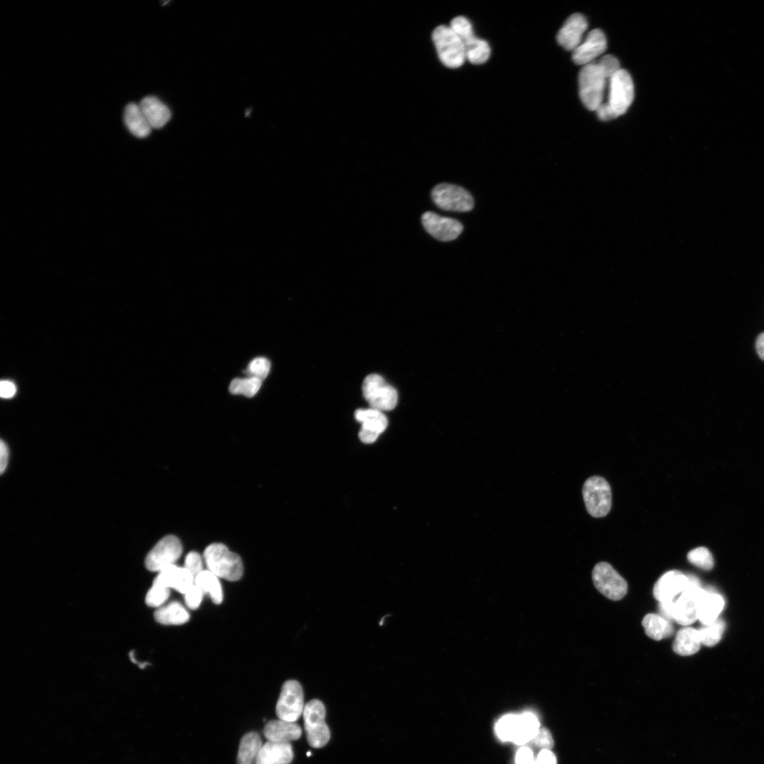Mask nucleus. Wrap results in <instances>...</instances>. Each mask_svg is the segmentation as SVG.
<instances>
[{
	"mask_svg": "<svg viewBox=\"0 0 764 764\" xmlns=\"http://www.w3.org/2000/svg\"><path fill=\"white\" fill-rule=\"evenodd\" d=\"M204 558L208 570L219 579L228 581H240L244 573V565L240 556L229 551L222 544H212L205 551Z\"/></svg>",
	"mask_w": 764,
	"mask_h": 764,
	"instance_id": "f257e3e1",
	"label": "nucleus"
},
{
	"mask_svg": "<svg viewBox=\"0 0 764 764\" xmlns=\"http://www.w3.org/2000/svg\"><path fill=\"white\" fill-rule=\"evenodd\" d=\"M606 75L598 63H591L582 68L579 74L580 97L590 110H595L603 103L606 85Z\"/></svg>",
	"mask_w": 764,
	"mask_h": 764,
	"instance_id": "f03ea898",
	"label": "nucleus"
},
{
	"mask_svg": "<svg viewBox=\"0 0 764 764\" xmlns=\"http://www.w3.org/2000/svg\"><path fill=\"white\" fill-rule=\"evenodd\" d=\"M432 38L443 65L449 68H458L464 65L467 58L463 43L450 26L437 27Z\"/></svg>",
	"mask_w": 764,
	"mask_h": 764,
	"instance_id": "7ed1b4c3",
	"label": "nucleus"
},
{
	"mask_svg": "<svg viewBox=\"0 0 764 764\" xmlns=\"http://www.w3.org/2000/svg\"><path fill=\"white\" fill-rule=\"evenodd\" d=\"M304 729L309 744L314 748H322L330 740L331 733L326 723V708L319 700L305 704L303 712Z\"/></svg>",
	"mask_w": 764,
	"mask_h": 764,
	"instance_id": "20e7f679",
	"label": "nucleus"
},
{
	"mask_svg": "<svg viewBox=\"0 0 764 764\" xmlns=\"http://www.w3.org/2000/svg\"><path fill=\"white\" fill-rule=\"evenodd\" d=\"M363 394L371 408L384 412L395 408L398 403L397 391L376 374L365 377L363 383Z\"/></svg>",
	"mask_w": 764,
	"mask_h": 764,
	"instance_id": "39448f33",
	"label": "nucleus"
},
{
	"mask_svg": "<svg viewBox=\"0 0 764 764\" xmlns=\"http://www.w3.org/2000/svg\"><path fill=\"white\" fill-rule=\"evenodd\" d=\"M463 43L466 58L474 65L487 62L490 56L488 44L477 38L471 22L465 17L453 19L449 26Z\"/></svg>",
	"mask_w": 764,
	"mask_h": 764,
	"instance_id": "423d86ee",
	"label": "nucleus"
},
{
	"mask_svg": "<svg viewBox=\"0 0 764 764\" xmlns=\"http://www.w3.org/2000/svg\"><path fill=\"white\" fill-rule=\"evenodd\" d=\"M583 499L588 513L595 518L606 517L611 508L613 494L609 483L602 477L592 476L585 483Z\"/></svg>",
	"mask_w": 764,
	"mask_h": 764,
	"instance_id": "0eeeda50",
	"label": "nucleus"
},
{
	"mask_svg": "<svg viewBox=\"0 0 764 764\" xmlns=\"http://www.w3.org/2000/svg\"><path fill=\"white\" fill-rule=\"evenodd\" d=\"M431 197L434 204L446 211L466 213L474 206V201L464 188L449 183H440L434 187Z\"/></svg>",
	"mask_w": 764,
	"mask_h": 764,
	"instance_id": "6e6552de",
	"label": "nucleus"
},
{
	"mask_svg": "<svg viewBox=\"0 0 764 764\" xmlns=\"http://www.w3.org/2000/svg\"><path fill=\"white\" fill-rule=\"evenodd\" d=\"M592 580L598 591L611 600H620L627 594L626 581L608 563L601 562L595 566Z\"/></svg>",
	"mask_w": 764,
	"mask_h": 764,
	"instance_id": "1a4fd4ad",
	"label": "nucleus"
},
{
	"mask_svg": "<svg viewBox=\"0 0 764 764\" xmlns=\"http://www.w3.org/2000/svg\"><path fill=\"white\" fill-rule=\"evenodd\" d=\"M304 692L301 684L295 680L287 681L283 686L276 705L279 719L296 722L303 715Z\"/></svg>",
	"mask_w": 764,
	"mask_h": 764,
	"instance_id": "9d476101",
	"label": "nucleus"
},
{
	"mask_svg": "<svg viewBox=\"0 0 764 764\" xmlns=\"http://www.w3.org/2000/svg\"><path fill=\"white\" fill-rule=\"evenodd\" d=\"M183 553V546L173 535L163 538L147 554L145 559L147 569L160 572L166 567L176 565Z\"/></svg>",
	"mask_w": 764,
	"mask_h": 764,
	"instance_id": "9b49d317",
	"label": "nucleus"
},
{
	"mask_svg": "<svg viewBox=\"0 0 764 764\" xmlns=\"http://www.w3.org/2000/svg\"><path fill=\"white\" fill-rule=\"evenodd\" d=\"M634 99V85L630 74L621 69L609 81L608 103L617 117L624 114Z\"/></svg>",
	"mask_w": 764,
	"mask_h": 764,
	"instance_id": "f8f14e48",
	"label": "nucleus"
},
{
	"mask_svg": "<svg viewBox=\"0 0 764 764\" xmlns=\"http://www.w3.org/2000/svg\"><path fill=\"white\" fill-rule=\"evenodd\" d=\"M422 224L429 234L441 242H451L460 236L464 229L460 222L440 216L433 212L424 213Z\"/></svg>",
	"mask_w": 764,
	"mask_h": 764,
	"instance_id": "ddd939ff",
	"label": "nucleus"
},
{
	"mask_svg": "<svg viewBox=\"0 0 764 764\" xmlns=\"http://www.w3.org/2000/svg\"><path fill=\"white\" fill-rule=\"evenodd\" d=\"M355 417L362 425L359 438L365 444L375 442L388 426V420L383 412L371 408L357 410Z\"/></svg>",
	"mask_w": 764,
	"mask_h": 764,
	"instance_id": "4468645a",
	"label": "nucleus"
},
{
	"mask_svg": "<svg viewBox=\"0 0 764 764\" xmlns=\"http://www.w3.org/2000/svg\"><path fill=\"white\" fill-rule=\"evenodd\" d=\"M606 38L600 29H594L587 35L585 41L572 51V60L579 65H586L603 54L606 50Z\"/></svg>",
	"mask_w": 764,
	"mask_h": 764,
	"instance_id": "2eb2a0df",
	"label": "nucleus"
},
{
	"mask_svg": "<svg viewBox=\"0 0 764 764\" xmlns=\"http://www.w3.org/2000/svg\"><path fill=\"white\" fill-rule=\"evenodd\" d=\"M689 583V576H686L681 572L669 571L656 583L654 589V597L659 601L675 600L678 595L687 589Z\"/></svg>",
	"mask_w": 764,
	"mask_h": 764,
	"instance_id": "dca6fc26",
	"label": "nucleus"
},
{
	"mask_svg": "<svg viewBox=\"0 0 764 764\" xmlns=\"http://www.w3.org/2000/svg\"><path fill=\"white\" fill-rule=\"evenodd\" d=\"M588 27V21L583 15H571L558 33V44L567 51H575L582 44Z\"/></svg>",
	"mask_w": 764,
	"mask_h": 764,
	"instance_id": "f3484780",
	"label": "nucleus"
},
{
	"mask_svg": "<svg viewBox=\"0 0 764 764\" xmlns=\"http://www.w3.org/2000/svg\"><path fill=\"white\" fill-rule=\"evenodd\" d=\"M153 583L185 595L195 585V578L185 567L173 565L160 571Z\"/></svg>",
	"mask_w": 764,
	"mask_h": 764,
	"instance_id": "a211bd4d",
	"label": "nucleus"
},
{
	"mask_svg": "<svg viewBox=\"0 0 764 764\" xmlns=\"http://www.w3.org/2000/svg\"><path fill=\"white\" fill-rule=\"evenodd\" d=\"M301 735V729L296 722L279 718L267 722L263 729L265 738L270 742L290 743L299 740Z\"/></svg>",
	"mask_w": 764,
	"mask_h": 764,
	"instance_id": "6ab92c4d",
	"label": "nucleus"
},
{
	"mask_svg": "<svg viewBox=\"0 0 764 764\" xmlns=\"http://www.w3.org/2000/svg\"><path fill=\"white\" fill-rule=\"evenodd\" d=\"M139 105L152 129L163 128L171 119V110L156 97H147Z\"/></svg>",
	"mask_w": 764,
	"mask_h": 764,
	"instance_id": "aec40b11",
	"label": "nucleus"
},
{
	"mask_svg": "<svg viewBox=\"0 0 764 764\" xmlns=\"http://www.w3.org/2000/svg\"><path fill=\"white\" fill-rule=\"evenodd\" d=\"M293 758L290 743L267 741L263 745L256 764H290Z\"/></svg>",
	"mask_w": 764,
	"mask_h": 764,
	"instance_id": "412c9836",
	"label": "nucleus"
},
{
	"mask_svg": "<svg viewBox=\"0 0 764 764\" xmlns=\"http://www.w3.org/2000/svg\"><path fill=\"white\" fill-rule=\"evenodd\" d=\"M701 644L699 630L686 627L677 632L672 648L677 655L690 656L699 652Z\"/></svg>",
	"mask_w": 764,
	"mask_h": 764,
	"instance_id": "4be33fe9",
	"label": "nucleus"
},
{
	"mask_svg": "<svg viewBox=\"0 0 764 764\" xmlns=\"http://www.w3.org/2000/svg\"><path fill=\"white\" fill-rule=\"evenodd\" d=\"M724 606L723 598L718 594L706 590L699 601L698 619L707 626L715 622Z\"/></svg>",
	"mask_w": 764,
	"mask_h": 764,
	"instance_id": "5701e85b",
	"label": "nucleus"
},
{
	"mask_svg": "<svg viewBox=\"0 0 764 764\" xmlns=\"http://www.w3.org/2000/svg\"><path fill=\"white\" fill-rule=\"evenodd\" d=\"M124 122L130 132L139 138H147L152 130L138 104L132 103L126 106Z\"/></svg>",
	"mask_w": 764,
	"mask_h": 764,
	"instance_id": "b1692460",
	"label": "nucleus"
},
{
	"mask_svg": "<svg viewBox=\"0 0 764 764\" xmlns=\"http://www.w3.org/2000/svg\"><path fill=\"white\" fill-rule=\"evenodd\" d=\"M157 622L167 626H178L187 623L190 615L186 608L178 601H172L158 608L155 613Z\"/></svg>",
	"mask_w": 764,
	"mask_h": 764,
	"instance_id": "393cba45",
	"label": "nucleus"
},
{
	"mask_svg": "<svg viewBox=\"0 0 764 764\" xmlns=\"http://www.w3.org/2000/svg\"><path fill=\"white\" fill-rule=\"evenodd\" d=\"M642 626L646 635L657 641L671 637L674 632L670 621L656 614L646 615L642 620Z\"/></svg>",
	"mask_w": 764,
	"mask_h": 764,
	"instance_id": "a878e982",
	"label": "nucleus"
},
{
	"mask_svg": "<svg viewBox=\"0 0 764 764\" xmlns=\"http://www.w3.org/2000/svg\"><path fill=\"white\" fill-rule=\"evenodd\" d=\"M540 729V723L536 715L530 712L519 715L517 731L513 742L524 745L530 742Z\"/></svg>",
	"mask_w": 764,
	"mask_h": 764,
	"instance_id": "bb28decb",
	"label": "nucleus"
},
{
	"mask_svg": "<svg viewBox=\"0 0 764 764\" xmlns=\"http://www.w3.org/2000/svg\"><path fill=\"white\" fill-rule=\"evenodd\" d=\"M263 742L259 734L251 732L241 740L238 754V764H256Z\"/></svg>",
	"mask_w": 764,
	"mask_h": 764,
	"instance_id": "cd10ccee",
	"label": "nucleus"
},
{
	"mask_svg": "<svg viewBox=\"0 0 764 764\" xmlns=\"http://www.w3.org/2000/svg\"><path fill=\"white\" fill-rule=\"evenodd\" d=\"M195 584L208 594L213 602L220 604L223 601V592L219 578L209 570H204L195 579Z\"/></svg>",
	"mask_w": 764,
	"mask_h": 764,
	"instance_id": "c85d7f7f",
	"label": "nucleus"
},
{
	"mask_svg": "<svg viewBox=\"0 0 764 764\" xmlns=\"http://www.w3.org/2000/svg\"><path fill=\"white\" fill-rule=\"evenodd\" d=\"M262 385V380L256 377H248L246 379L237 378L232 381L231 385H229V392L233 395H242L247 397L251 398L254 397Z\"/></svg>",
	"mask_w": 764,
	"mask_h": 764,
	"instance_id": "c756f323",
	"label": "nucleus"
},
{
	"mask_svg": "<svg viewBox=\"0 0 764 764\" xmlns=\"http://www.w3.org/2000/svg\"><path fill=\"white\" fill-rule=\"evenodd\" d=\"M519 715L508 714L501 717L495 725V733L504 742H513L515 738Z\"/></svg>",
	"mask_w": 764,
	"mask_h": 764,
	"instance_id": "7c9ffc66",
	"label": "nucleus"
},
{
	"mask_svg": "<svg viewBox=\"0 0 764 764\" xmlns=\"http://www.w3.org/2000/svg\"><path fill=\"white\" fill-rule=\"evenodd\" d=\"M724 626V623L722 620H717L711 624L699 629L701 643L709 647L715 645L722 636Z\"/></svg>",
	"mask_w": 764,
	"mask_h": 764,
	"instance_id": "2f4dec72",
	"label": "nucleus"
},
{
	"mask_svg": "<svg viewBox=\"0 0 764 764\" xmlns=\"http://www.w3.org/2000/svg\"><path fill=\"white\" fill-rule=\"evenodd\" d=\"M170 596V589L160 584L153 583L152 587L147 594L145 601L151 607L160 608L164 606Z\"/></svg>",
	"mask_w": 764,
	"mask_h": 764,
	"instance_id": "473e14b6",
	"label": "nucleus"
},
{
	"mask_svg": "<svg viewBox=\"0 0 764 764\" xmlns=\"http://www.w3.org/2000/svg\"><path fill=\"white\" fill-rule=\"evenodd\" d=\"M687 558L692 564L706 570H711L714 565L712 554L704 547L691 551L688 554Z\"/></svg>",
	"mask_w": 764,
	"mask_h": 764,
	"instance_id": "72a5a7b5",
	"label": "nucleus"
},
{
	"mask_svg": "<svg viewBox=\"0 0 764 764\" xmlns=\"http://www.w3.org/2000/svg\"><path fill=\"white\" fill-rule=\"evenodd\" d=\"M271 363L265 358H257L248 365L247 373L249 377H256L263 380L269 374Z\"/></svg>",
	"mask_w": 764,
	"mask_h": 764,
	"instance_id": "f704fd0d",
	"label": "nucleus"
},
{
	"mask_svg": "<svg viewBox=\"0 0 764 764\" xmlns=\"http://www.w3.org/2000/svg\"><path fill=\"white\" fill-rule=\"evenodd\" d=\"M601 69L609 81L622 68L618 59L614 56L606 55L598 62Z\"/></svg>",
	"mask_w": 764,
	"mask_h": 764,
	"instance_id": "c9c22d12",
	"label": "nucleus"
},
{
	"mask_svg": "<svg viewBox=\"0 0 764 764\" xmlns=\"http://www.w3.org/2000/svg\"><path fill=\"white\" fill-rule=\"evenodd\" d=\"M184 567L192 573L196 579L204 571L203 558L201 555L195 551H191L185 556Z\"/></svg>",
	"mask_w": 764,
	"mask_h": 764,
	"instance_id": "e433bc0d",
	"label": "nucleus"
},
{
	"mask_svg": "<svg viewBox=\"0 0 764 764\" xmlns=\"http://www.w3.org/2000/svg\"><path fill=\"white\" fill-rule=\"evenodd\" d=\"M204 595L203 590L195 584L184 595L186 606L190 609H197L203 601Z\"/></svg>",
	"mask_w": 764,
	"mask_h": 764,
	"instance_id": "4c0bfd02",
	"label": "nucleus"
},
{
	"mask_svg": "<svg viewBox=\"0 0 764 764\" xmlns=\"http://www.w3.org/2000/svg\"><path fill=\"white\" fill-rule=\"evenodd\" d=\"M530 742H531L533 746L543 749H550L554 745V741L551 733L544 728L540 729L537 736H535Z\"/></svg>",
	"mask_w": 764,
	"mask_h": 764,
	"instance_id": "58836bf2",
	"label": "nucleus"
},
{
	"mask_svg": "<svg viewBox=\"0 0 764 764\" xmlns=\"http://www.w3.org/2000/svg\"><path fill=\"white\" fill-rule=\"evenodd\" d=\"M596 112L599 119L604 122L613 120L618 117L615 110L607 102H603L596 110Z\"/></svg>",
	"mask_w": 764,
	"mask_h": 764,
	"instance_id": "ea45409f",
	"label": "nucleus"
},
{
	"mask_svg": "<svg viewBox=\"0 0 764 764\" xmlns=\"http://www.w3.org/2000/svg\"><path fill=\"white\" fill-rule=\"evenodd\" d=\"M516 764H535V759L531 749L521 747L516 754Z\"/></svg>",
	"mask_w": 764,
	"mask_h": 764,
	"instance_id": "a19ab883",
	"label": "nucleus"
},
{
	"mask_svg": "<svg viewBox=\"0 0 764 764\" xmlns=\"http://www.w3.org/2000/svg\"><path fill=\"white\" fill-rule=\"evenodd\" d=\"M17 392V388L10 381H2L0 384V395L4 399L13 397Z\"/></svg>",
	"mask_w": 764,
	"mask_h": 764,
	"instance_id": "79ce46f5",
	"label": "nucleus"
},
{
	"mask_svg": "<svg viewBox=\"0 0 764 764\" xmlns=\"http://www.w3.org/2000/svg\"><path fill=\"white\" fill-rule=\"evenodd\" d=\"M10 451L8 445L1 441L0 443V472L3 474L8 465Z\"/></svg>",
	"mask_w": 764,
	"mask_h": 764,
	"instance_id": "37998d69",
	"label": "nucleus"
},
{
	"mask_svg": "<svg viewBox=\"0 0 764 764\" xmlns=\"http://www.w3.org/2000/svg\"><path fill=\"white\" fill-rule=\"evenodd\" d=\"M535 764H557L556 757L549 749H542L535 760Z\"/></svg>",
	"mask_w": 764,
	"mask_h": 764,
	"instance_id": "c03bdc74",
	"label": "nucleus"
},
{
	"mask_svg": "<svg viewBox=\"0 0 764 764\" xmlns=\"http://www.w3.org/2000/svg\"><path fill=\"white\" fill-rule=\"evenodd\" d=\"M674 601L675 600L666 601H660V604H659V609H660V611H661V616H663L664 618L667 619V620H669L670 622L673 621L672 611H673V606H674Z\"/></svg>",
	"mask_w": 764,
	"mask_h": 764,
	"instance_id": "a18cd8bd",
	"label": "nucleus"
},
{
	"mask_svg": "<svg viewBox=\"0 0 764 764\" xmlns=\"http://www.w3.org/2000/svg\"><path fill=\"white\" fill-rule=\"evenodd\" d=\"M756 350L760 358L764 361V333H761L756 339Z\"/></svg>",
	"mask_w": 764,
	"mask_h": 764,
	"instance_id": "49530a36",
	"label": "nucleus"
},
{
	"mask_svg": "<svg viewBox=\"0 0 764 764\" xmlns=\"http://www.w3.org/2000/svg\"><path fill=\"white\" fill-rule=\"evenodd\" d=\"M250 113H251V110H249V109L247 110V112H246V117H249Z\"/></svg>",
	"mask_w": 764,
	"mask_h": 764,
	"instance_id": "de8ad7c7",
	"label": "nucleus"
},
{
	"mask_svg": "<svg viewBox=\"0 0 764 764\" xmlns=\"http://www.w3.org/2000/svg\"><path fill=\"white\" fill-rule=\"evenodd\" d=\"M307 756H312V753H311V751H308V754H307Z\"/></svg>",
	"mask_w": 764,
	"mask_h": 764,
	"instance_id": "09e8293b",
	"label": "nucleus"
}]
</instances>
